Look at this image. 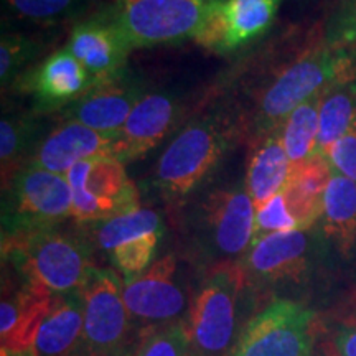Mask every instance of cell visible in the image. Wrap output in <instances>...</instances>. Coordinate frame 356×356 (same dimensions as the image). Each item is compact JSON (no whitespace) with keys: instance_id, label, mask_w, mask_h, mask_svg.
<instances>
[{"instance_id":"obj_3","label":"cell","mask_w":356,"mask_h":356,"mask_svg":"<svg viewBox=\"0 0 356 356\" xmlns=\"http://www.w3.org/2000/svg\"><path fill=\"white\" fill-rule=\"evenodd\" d=\"M256 296L239 262L210 267L185 320L191 353L229 356L249 320L244 318L248 305L254 302Z\"/></svg>"},{"instance_id":"obj_8","label":"cell","mask_w":356,"mask_h":356,"mask_svg":"<svg viewBox=\"0 0 356 356\" xmlns=\"http://www.w3.org/2000/svg\"><path fill=\"white\" fill-rule=\"evenodd\" d=\"M73 197L65 175L25 165L2 184V236L47 228L71 218Z\"/></svg>"},{"instance_id":"obj_32","label":"cell","mask_w":356,"mask_h":356,"mask_svg":"<svg viewBox=\"0 0 356 356\" xmlns=\"http://www.w3.org/2000/svg\"><path fill=\"white\" fill-rule=\"evenodd\" d=\"M330 47L356 51V0H338L323 29Z\"/></svg>"},{"instance_id":"obj_12","label":"cell","mask_w":356,"mask_h":356,"mask_svg":"<svg viewBox=\"0 0 356 356\" xmlns=\"http://www.w3.org/2000/svg\"><path fill=\"white\" fill-rule=\"evenodd\" d=\"M177 270V257L167 254L136 279L124 282L122 296L132 325L139 323L144 330H150L184 320L180 317L188 304V297L178 282Z\"/></svg>"},{"instance_id":"obj_26","label":"cell","mask_w":356,"mask_h":356,"mask_svg":"<svg viewBox=\"0 0 356 356\" xmlns=\"http://www.w3.org/2000/svg\"><path fill=\"white\" fill-rule=\"evenodd\" d=\"M40 126L32 115L3 114L0 122V170L2 184L25 167L38 149Z\"/></svg>"},{"instance_id":"obj_20","label":"cell","mask_w":356,"mask_h":356,"mask_svg":"<svg viewBox=\"0 0 356 356\" xmlns=\"http://www.w3.org/2000/svg\"><path fill=\"white\" fill-rule=\"evenodd\" d=\"M32 356H95L84 332L81 292L55 296L35 338Z\"/></svg>"},{"instance_id":"obj_16","label":"cell","mask_w":356,"mask_h":356,"mask_svg":"<svg viewBox=\"0 0 356 356\" xmlns=\"http://www.w3.org/2000/svg\"><path fill=\"white\" fill-rule=\"evenodd\" d=\"M15 84L19 91L32 95L42 109L61 111L81 97L95 81L78 58L65 48L26 70Z\"/></svg>"},{"instance_id":"obj_4","label":"cell","mask_w":356,"mask_h":356,"mask_svg":"<svg viewBox=\"0 0 356 356\" xmlns=\"http://www.w3.org/2000/svg\"><path fill=\"white\" fill-rule=\"evenodd\" d=\"M254 203L244 185L216 186L200 195L186 216L190 248L210 267L239 262L254 236Z\"/></svg>"},{"instance_id":"obj_14","label":"cell","mask_w":356,"mask_h":356,"mask_svg":"<svg viewBox=\"0 0 356 356\" xmlns=\"http://www.w3.org/2000/svg\"><path fill=\"white\" fill-rule=\"evenodd\" d=\"M122 154L121 132L106 134L79 122L63 121V124L42 139L26 165L66 175L71 168L84 160L114 157L122 162Z\"/></svg>"},{"instance_id":"obj_23","label":"cell","mask_w":356,"mask_h":356,"mask_svg":"<svg viewBox=\"0 0 356 356\" xmlns=\"http://www.w3.org/2000/svg\"><path fill=\"white\" fill-rule=\"evenodd\" d=\"M291 172L292 163L280 140V127L252 142L244 186L254 210L284 190Z\"/></svg>"},{"instance_id":"obj_25","label":"cell","mask_w":356,"mask_h":356,"mask_svg":"<svg viewBox=\"0 0 356 356\" xmlns=\"http://www.w3.org/2000/svg\"><path fill=\"white\" fill-rule=\"evenodd\" d=\"M81 226L91 239L92 246L99 248L101 251L108 252V254H111L115 248L132 241V239L142 238L147 234L163 233L162 218L150 208H139V210L126 213V215Z\"/></svg>"},{"instance_id":"obj_35","label":"cell","mask_w":356,"mask_h":356,"mask_svg":"<svg viewBox=\"0 0 356 356\" xmlns=\"http://www.w3.org/2000/svg\"><path fill=\"white\" fill-rule=\"evenodd\" d=\"M337 356H356V320L341 325L333 337Z\"/></svg>"},{"instance_id":"obj_15","label":"cell","mask_w":356,"mask_h":356,"mask_svg":"<svg viewBox=\"0 0 356 356\" xmlns=\"http://www.w3.org/2000/svg\"><path fill=\"white\" fill-rule=\"evenodd\" d=\"M145 95L142 83L126 70L92 84L81 97L60 111L63 121L79 122L95 131L121 132L134 106Z\"/></svg>"},{"instance_id":"obj_10","label":"cell","mask_w":356,"mask_h":356,"mask_svg":"<svg viewBox=\"0 0 356 356\" xmlns=\"http://www.w3.org/2000/svg\"><path fill=\"white\" fill-rule=\"evenodd\" d=\"M73 197L71 218L89 225L140 208V193L124 162L114 157L84 160L66 173Z\"/></svg>"},{"instance_id":"obj_38","label":"cell","mask_w":356,"mask_h":356,"mask_svg":"<svg viewBox=\"0 0 356 356\" xmlns=\"http://www.w3.org/2000/svg\"><path fill=\"white\" fill-rule=\"evenodd\" d=\"M188 356H195V355H193V353H191V351H190V353H188Z\"/></svg>"},{"instance_id":"obj_34","label":"cell","mask_w":356,"mask_h":356,"mask_svg":"<svg viewBox=\"0 0 356 356\" xmlns=\"http://www.w3.org/2000/svg\"><path fill=\"white\" fill-rule=\"evenodd\" d=\"M332 170L356 181V121L341 139L323 152Z\"/></svg>"},{"instance_id":"obj_13","label":"cell","mask_w":356,"mask_h":356,"mask_svg":"<svg viewBox=\"0 0 356 356\" xmlns=\"http://www.w3.org/2000/svg\"><path fill=\"white\" fill-rule=\"evenodd\" d=\"M282 0H213L195 40L215 53L251 43L270 29Z\"/></svg>"},{"instance_id":"obj_1","label":"cell","mask_w":356,"mask_h":356,"mask_svg":"<svg viewBox=\"0 0 356 356\" xmlns=\"http://www.w3.org/2000/svg\"><path fill=\"white\" fill-rule=\"evenodd\" d=\"M350 63L348 51L330 47L323 33L314 37L292 60L279 65L274 74L257 89L243 131L252 142L277 131L293 109L343 76Z\"/></svg>"},{"instance_id":"obj_11","label":"cell","mask_w":356,"mask_h":356,"mask_svg":"<svg viewBox=\"0 0 356 356\" xmlns=\"http://www.w3.org/2000/svg\"><path fill=\"white\" fill-rule=\"evenodd\" d=\"M124 280L114 269L97 267L88 270L81 289L84 332L92 355L109 353L131 343L132 320L124 302Z\"/></svg>"},{"instance_id":"obj_9","label":"cell","mask_w":356,"mask_h":356,"mask_svg":"<svg viewBox=\"0 0 356 356\" xmlns=\"http://www.w3.org/2000/svg\"><path fill=\"white\" fill-rule=\"evenodd\" d=\"M314 310L275 299L248 320L229 356H314Z\"/></svg>"},{"instance_id":"obj_28","label":"cell","mask_w":356,"mask_h":356,"mask_svg":"<svg viewBox=\"0 0 356 356\" xmlns=\"http://www.w3.org/2000/svg\"><path fill=\"white\" fill-rule=\"evenodd\" d=\"M42 51L37 40L20 33H3L0 42V83L2 89L15 83Z\"/></svg>"},{"instance_id":"obj_7","label":"cell","mask_w":356,"mask_h":356,"mask_svg":"<svg viewBox=\"0 0 356 356\" xmlns=\"http://www.w3.org/2000/svg\"><path fill=\"white\" fill-rule=\"evenodd\" d=\"M213 0H115L102 8L129 50L197 37Z\"/></svg>"},{"instance_id":"obj_22","label":"cell","mask_w":356,"mask_h":356,"mask_svg":"<svg viewBox=\"0 0 356 356\" xmlns=\"http://www.w3.org/2000/svg\"><path fill=\"white\" fill-rule=\"evenodd\" d=\"M332 175L330 163L322 154L312 155L304 163L292 167L282 193L299 229H310L317 226L322 215L325 191Z\"/></svg>"},{"instance_id":"obj_6","label":"cell","mask_w":356,"mask_h":356,"mask_svg":"<svg viewBox=\"0 0 356 356\" xmlns=\"http://www.w3.org/2000/svg\"><path fill=\"white\" fill-rule=\"evenodd\" d=\"M330 259L317 226L264 236L239 261L252 291L299 287Z\"/></svg>"},{"instance_id":"obj_24","label":"cell","mask_w":356,"mask_h":356,"mask_svg":"<svg viewBox=\"0 0 356 356\" xmlns=\"http://www.w3.org/2000/svg\"><path fill=\"white\" fill-rule=\"evenodd\" d=\"M356 121V76L345 73L322 92L318 108L317 152L322 154L345 136Z\"/></svg>"},{"instance_id":"obj_18","label":"cell","mask_w":356,"mask_h":356,"mask_svg":"<svg viewBox=\"0 0 356 356\" xmlns=\"http://www.w3.org/2000/svg\"><path fill=\"white\" fill-rule=\"evenodd\" d=\"M66 48L78 58L95 83L126 70L131 53L121 33L101 10L73 26Z\"/></svg>"},{"instance_id":"obj_31","label":"cell","mask_w":356,"mask_h":356,"mask_svg":"<svg viewBox=\"0 0 356 356\" xmlns=\"http://www.w3.org/2000/svg\"><path fill=\"white\" fill-rule=\"evenodd\" d=\"M160 238H162V233L142 236V238L121 244L111 252V261H113L115 269L124 275V282L136 279L137 275L149 269L155 251H157Z\"/></svg>"},{"instance_id":"obj_2","label":"cell","mask_w":356,"mask_h":356,"mask_svg":"<svg viewBox=\"0 0 356 356\" xmlns=\"http://www.w3.org/2000/svg\"><path fill=\"white\" fill-rule=\"evenodd\" d=\"M78 225V222H76ZM92 243L81 225L65 222L2 236V257L20 277L55 296L78 292L92 262Z\"/></svg>"},{"instance_id":"obj_5","label":"cell","mask_w":356,"mask_h":356,"mask_svg":"<svg viewBox=\"0 0 356 356\" xmlns=\"http://www.w3.org/2000/svg\"><path fill=\"white\" fill-rule=\"evenodd\" d=\"M239 132L229 118L200 115L173 137L154 170V186L163 198L181 203L211 175Z\"/></svg>"},{"instance_id":"obj_37","label":"cell","mask_w":356,"mask_h":356,"mask_svg":"<svg viewBox=\"0 0 356 356\" xmlns=\"http://www.w3.org/2000/svg\"><path fill=\"white\" fill-rule=\"evenodd\" d=\"M19 356H32L30 353H26V355H19Z\"/></svg>"},{"instance_id":"obj_19","label":"cell","mask_w":356,"mask_h":356,"mask_svg":"<svg viewBox=\"0 0 356 356\" xmlns=\"http://www.w3.org/2000/svg\"><path fill=\"white\" fill-rule=\"evenodd\" d=\"M181 115V104L177 96L165 91L145 92L134 106L121 129L124 144L122 162L144 157L162 144L177 127Z\"/></svg>"},{"instance_id":"obj_33","label":"cell","mask_w":356,"mask_h":356,"mask_svg":"<svg viewBox=\"0 0 356 356\" xmlns=\"http://www.w3.org/2000/svg\"><path fill=\"white\" fill-rule=\"evenodd\" d=\"M296 229H299V225H297L296 218L292 216L291 210H289L286 197H284L282 191L270 200H267V202L264 204H261L259 208H256L252 243L264 238V236L275 233H287V231Z\"/></svg>"},{"instance_id":"obj_17","label":"cell","mask_w":356,"mask_h":356,"mask_svg":"<svg viewBox=\"0 0 356 356\" xmlns=\"http://www.w3.org/2000/svg\"><path fill=\"white\" fill-rule=\"evenodd\" d=\"M55 293L37 282L22 279V286L0 305V345L2 356L30 353L44 317L50 312Z\"/></svg>"},{"instance_id":"obj_27","label":"cell","mask_w":356,"mask_h":356,"mask_svg":"<svg viewBox=\"0 0 356 356\" xmlns=\"http://www.w3.org/2000/svg\"><path fill=\"white\" fill-rule=\"evenodd\" d=\"M320 97L322 92L293 109L280 126V140L292 167L300 165L317 152Z\"/></svg>"},{"instance_id":"obj_21","label":"cell","mask_w":356,"mask_h":356,"mask_svg":"<svg viewBox=\"0 0 356 356\" xmlns=\"http://www.w3.org/2000/svg\"><path fill=\"white\" fill-rule=\"evenodd\" d=\"M328 256L351 261L356 256V181L333 172L317 222Z\"/></svg>"},{"instance_id":"obj_36","label":"cell","mask_w":356,"mask_h":356,"mask_svg":"<svg viewBox=\"0 0 356 356\" xmlns=\"http://www.w3.org/2000/svg\"><path fill=\"white\" fill-rule=\"evenodd\" d=\"M137 346H139V340L131 341V343L122 345V346H119V348L109 351V353H104L99 356H136Z\"/></svg>"},{"instance_id":"obj_29","label":"cell","mask_w":356,"mask_h":356,"mask_svg":"<svg viewBox=\"0 0 356 356\" xmlns=\"http://www.w3.org/2000/svg\"><path fill=\"white\" fill-rule=\"evenodd\" d=\"M190 337L185 320L140 332L136 356H188Z\"/></svg>"},{"instance_id":"obj_30","label":"cell","mask_w":356,"mask_h":356,"mask_svg":"<svg viewBox=\"0 0 356 356\" xmlns=\"http://www.w3.org/2000/svg\"><path fill=\"white\" fill-rule=\"evenodd\" d=\"M8 10L22 19L53 24L73 19L88 7L89 0H3Z\"/></svg>"}]
</instances>
